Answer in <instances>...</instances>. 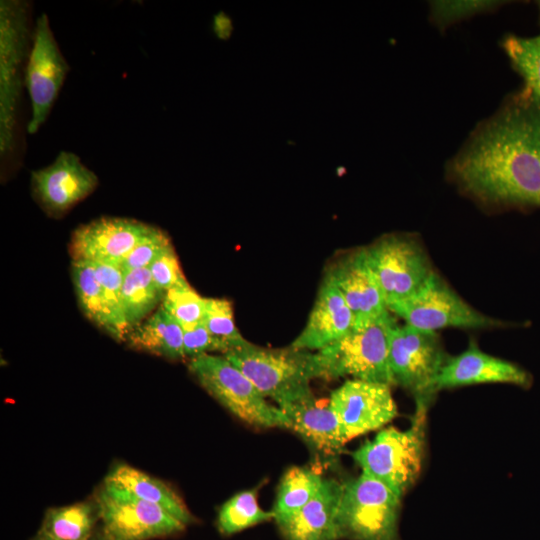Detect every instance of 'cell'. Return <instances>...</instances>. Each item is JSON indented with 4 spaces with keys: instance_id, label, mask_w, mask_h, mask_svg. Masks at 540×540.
Returning a JSON list of instances; mask_svg holds the SVG:
<instances>
[{
    "instance_id": "obj_3",
    "label": "cell",
    "mask_w": 540,
    "mask_h": 540,
    "mask_svg": "<svg viewBox=\"0 0 540 540\" xmlns=\"http://www.w3.org/2000/svg\"><path fill=\"white\" fill-rule=\"evenodd\" d=\"M223 356L278 406L312 394L310 382L320 378L316 353L292 346L272 349L249 342Z\"/></svg>"
},
{
    "instance_id": "obj_8",
    "label": "cell",
    "mask_w": 540,
    "mask_h": 540,
    "mask_svg": "<svg viewBox=\"0 0 540 540\" xmlns=\"http://www.w3.org/2000/svg\"><path fill=\"white\" fill-rule=\"evenodd\" d=\"M100 534L106 540H152L181 533L186 525L162 507L103 481L96 490Z\"/></svg>"
},
{
    "instance_id": "obj_16",
    "label": "cell",
    "mask_w": 540,
    "mask_h": 540,
    "mask_svg": "<svg viewBox=\"0 0 540 540\" xmlns=\"http://www.w3.org/2000/svg\"><path fill=\"white\" fill-rule=\"evenodd\" d=\"M327 276L349 306L354 317V329L370 324L389 311L364 249L340 259Z\"/></svg>"
},
{
    "instance_id": "obj_6",
    "label": "cell",
    "mask_w": 540,
    "mask_h": 540,
    "mask_svg": "<svg viewBox=\"0 0 540 540\" xmlns=\"http://www.w3.org/2000/svg\"><path fill=\"white\" fill-rule=\"evenodd\" d=\"M199 384L242 421L259 427L289 429V420L267 402L250 379L225 356L204 354L189 360Z\"/></svg>"
},
{
    "instance_id": "obj_1",
    "label": "cell",
    "mask_w": 540,
    "mask_h": 540,
    "mask_svg": "<svg viewBox=\"0 0 540 540\" xmlns=\"http://www.w3.org/2000/svg\"><path fill=\"white\" fill-rule=\"evenodd\" d=\"M448 174L484 205L540 207V99L526 89L479 123Z\"/></svg>"
},
{
    "instance_id": "obj_7",
    "label": "cell",
    "mask_w": 540,
    "mask_h": 540,
    "mask_svg": "<svg viewBox=\"0 0 540 540\" xmlns=\"http://www.w3.org/2000/svg\"><path fill=\"white\" fill-rule=\"evenodd\" d=\"M400 500L386 485L365 473L343 483L338 514L341 538L400 540Z\"/></svg>"
},
{
    "instance_id": "obj_35",
    "label": "cell",
    "mask_w": 540,
    "mask_h": 540,
    "mask_svg": "<svg viewBox=\"0 0 540 540\" xmlns=\"http://www.w3.org/2000/svg\"><path fill=\"white\" fill-rule=\"evenodd\" d=\"M90 263L93 266L96 278L110 305L126 322L122 311L123 271L116 265L95 262Z\"/></svg>"
},
{
    "instance_id": "obj_18",
    "label": "cell",
    "mask_w": 540,
    "mask_h": 540,
    "mask_svg": "<svg viewBox=\"0 0 540 540\" xmlns=\"http://www.w3.org/2000/svg\"><path fill=\"white\" fill-rule=\"evenodd\" d=\"M353 330V314L335 283L326 275L306 326L291 346L318 351Z\"/></svg>"
},
{
    "instance_id": "obj_34",
    "label": "cell",
    "mask_w": 540,
    "mask_h": 540,
    "mask_svg": "<svg viewBox=\"0 0 540 540\" xmlns=\"http://www.w3.org/2000/svg\"><path fill=\"white\" fill-rule=\"evenodd\" d=\"M154 283L163 292L187 282L173 246L148 268Z\"/></svg>"
},
{
    "instance_id": "obj_39",
    "label": "cell",
    "mask_w": 540,
    "mask_h": 540,
    "mask_svg": "<svg viewBox=\"0 0 540 540\" xmlns=\"http://www.w3.org/2000/svg\"><path fill=\"white\" fill-rule=\"evenodd\" d=\"M537 5L539 7V12H540V1H537Z\"/></svg>"
},
{
    "instance_id": "obj_26",
    "label": "cell",
    "mask_w": 540,
    "mask_h": 540,
    "mask_svg": "<svg viewBox=\"0 0 540 540\" xmlns=\"http://www.w3.org/2000/svg\"><path fill=\"white\" fill-rule=\"evenodd\" d=\"M165 292L154 283L148 268L124 273L122 286V311L131 330L151 314Z\"/></svg>"
},
{
    "instance_id": "obj_12",
    "label": "cell",
    "mask_w": 540,
    "mask_h": 540,
    "mask_svg": "<svg viewBox=\"0 0 540 540\" xmlns=\"http://www.w3.org/2000/svg\"><path fill=\"white\" fill-rule=\"evenodd\" d=\"M70 66L62 54L46 13L34 25L33 39L26 65V88L31 101L27 132L35 134L46 122L64 84Z\"/></svg>"
},
{
    "instance_id": "obj_10",
    "label": "cell",
    "mask_w": 540,
    "mask_h": 540,
    "mask_svg": "<svg viewBox=\"0 0 540 540\" xmlns=\"http://www.w3.org/2000/svg\"><path fill=\"white\" fill-rule=\"evenodd\" d=\"M448 357L436 332L398 323L392 330L388 365L391 383L411 391L418 404L433 393V384Z\"/></svg>"
},
{
    "instance_id": "obj_19",
    "label": "cell",
    "mask_w": 540,
    "mask_h": 540,
    "mask_svg": "<svg viewBox=\"0 0 540 540\" xmlns=\"http://www.w3.org/2000/svg\"><path fill=\"white\" fill-rule=\"evenodd\" d=\"M343 483L324 479L316 494L287 521L279 524L286 540H338L341 539L338 514Z\"/></svg>"
},
{
    "instance_id": "obj_5",
    "label": "cell",
    "mask_w": 540,
    "mask_h": 540,
    "mask_svg": "<svg viewBox=\"0 0 540 540\" xmlns=\"http://www.w3.org/2000/svg\"><path fill=\"white\" fill-rule=\"evenodd\" d=\"M418 407L409 429H383L352 454L362 473L382 482L400 498L416 481L422 465L426 405Z\"/></svg>"
},
{
    "instance_id": "obj_38",
    "label": "cell",
    "mask_w": 540,
    "mask_h": 540,
    "mask_svg": "<svg viewBox=\"0 0 540 540\" xmlns=\"http://www.w3.org/2000/svg\"><path fill=\"white\" fill-rule=\"evenodd\" d=\"M88 540H106L101 534H97V535H93L90 539Z\"/></svg>"
},
{
    "instance_id": "obj_15",
    "label": "cell",
    "mask_w": 540,
    "mask_h": 540,
    "mask_svg": "<svg viewBox=\"0 0 540 540\" xmlns=\"http://www.w3.org/2000/svg\"><path fill=\"white\" fill-rule=\"evenodd\" d=\"M152 225L123 217H101L76 228L70 242L73 260L119 266Z\"/></svg>"
},
{
    "instance_id": "obj_21",
    "label": "cell",
    "mask_w": 540,
    "mask_h": 540,
    "mask_svg": "<svg viewBox=\"0 0 540 540\" xmlns=\"http://www.w3.org/2000/svg\"><path fill=\"white\" fill-rule=\"evenodd\" d=\"M72 279L78 303L85 316L114 339L126 340L130 329L110 305L92 264L73 260Z\"/></svg>"
},
{
    "instance_id": "obj_22",
    "label": "cell",
    "mask_w": 540,
    "mask_h": 540,
    "mask_svg": "<svg viewBox=\"0 0 540 540\" xmlns=\"http://www.w3.org/2000/svg\"><path fill=\"white\" fill-rule=\"evenodd\" d=\"M104 480L162 507L186 526L195 521L183 499L170 486L129 464H116Z\"/></svg>"
},
{
    "instance_id": "obj_23",
    "label": "cell",
    "mask_w": 540,
    "mask_h": 540,
    "mask_svg": "<svg viewBox=\"0 0 540 540\" xmlns=\"http://www.w3.org/2000/svg\"><path fill=\"white\" fill-rule=\"evenodd\" d=\"M126 340L136 350L172 360L185 358L183 328L161 306L133 327Z\"/></svg>"
},
{
    "instance_id": "obj_4",
    "label": "cell",
    "mask_w": 540,
    "mask_h": 540,
    "mask_svg": "<svg viewBox=\"0 0 540 540\" xmlns=\"http://www.w3.org/2000/svg\"><path fill=\"white\" fill-rule=\"evenodd\" d=\"M396 319L388 311L370 324L354 329L316 351L320 378L352 379L392 385L388 365L389 342Z\"/></svg>"
},
{
    "instance_id": "obj_2",
    "label": "cell",
    "mask_w": 540,
    "mask_h": 540,
    "mask_svg": "<svg viewBox=\"0 0 540 540\" xmlns=\"http://www.w3.org/2000/svg\"><path fill=\"white\" fill-rule=\"evenodd\" d=\"M31 4L22 0L0 2V156L2 173L19 163L23 87L33 29Z\"/></svg>"
},
{
    "instance_id": "obj_30",
    "label": "cell",
    "mask_w": 540,
    "mask_h": 540,
    "mask_svg": "<svg viewBox=\"0 0 540 540\" xmlns=\"http://www.w3.org/2000/svg\"><path fill=\"white\" fill-rule=\"evenodd\" d=\"M161 307L182 327L202 321L206 297L201 296L187 282L165 292Z\"/></svg>"
},
{
    "instance_id": "obj_17",
    "label": "cell",
    "mask_w": 540,
    "mask_h": 540,
    "mask_svg": "<svg viewBox=\"0 0 540 540\" xmlns=\"http://www.w3.org/2000/svg\"><path fill=\"white\" fill-rule=\"evenodd\" d=\"M530 382L529 374L521 367L487 354L470 343L465 351L446 360L434 381L433 393L441 389L482 383H508L527 387Z\"/></svg>"
},
{
    "instance_id": "obj_11",
    "label": "cell",
    "mask_w": 540,
    "mask_h": 540,
    "mask_svg": "<svg viewBox=\"0 0 540 540\" xmlns=\"http://www.w3.org/2000/svg\"><path fill=\"white\" fill-rule=\"evenodd\" d=\"M388 309L404 324L433 332L447 327L490 328L502 325L470 306L436 273L418 292Z\"/></svg>"
},
{
    "instance_id": "obj_14",
    "label": "cell",
    "mask_w": 540,
    "mask_h": 540,
    "mask_svg": "<svg viewBox=\"0 0 540 540\" xmlns=\"http://www.w3.org/2000/svg\"><path fill=\"white\" fill-rule=\"evenodd\" d=\"M30 180L35 201L51 217L66 214L99 184L97 175L69 151H61L50 165L32 171Z\"/></svg>"
},
{
    "instance_id": "obj_20",
    "label": "cell",
    "mask_w": 540,
    "mask_h": 540,
    "mask_svg": "<svg viewBox=\"0 0 540 540\" xmlns=\"http://www.w3.org/2000/svg\"><path fill=\"white\" fill-rule=\"evenodd\" d=\"M295 431L319 451L334 456L346 443L338 418L329 405L317 400L313 393L279 405Z\"/></svg>"
},
{
    "instance_id": "obj_9",
    "label": "cell",
    "mask_w": 540,
    "mask_h": 540,
    "mask_svg": "<svg viewBox=\"0 0 540 540\" xmlns=\"http://www.w3.org/2000/svg\"><path fill=\"white\" fill-rule=\"evenodd\" d=\"M364 250L388 307L414 295L435 273L411 237L386 236Z\"/></svg>"
},
{
    "instance_id": "obj_28",
    "label": "cell",
    "mask_w": 540,
    "mask_h": 540,
    "mask_svg": "<svg viewBox=\"0 0 540 540\" xmlns=\"http://www.w3.org/2000/svg\"><path fill=\"white\" fill-rule=\"evenodd\" d=\"M502 46L513 69L523 79V88L540 99V36L510 35Z\"/></svg>"
},
{
    "instance_id": "obj_36",
    "label": "cell",
    "mask_w": 540,
    "mask_h": 540,
    "mask_svg": "<svg viewBox=\"0 0 540 540\" xmlns=\"http://www.w3.org/2000/svg\"><path fill=\"white\" fill-rule=\"evenodd\" d=\"M213 30L218 38L228 39L233 31L231 18L224 12H219L214 17Z\"/></svg>"
},
{
    "instance_id": "obj_31",
    "label": "cell",
    "mask_w": 540,
    "mask_h": 540,
    "mask_svg": "<svg viewBox=\"0 0 540 540\" xmlns=\"http://www.w3.org/2000/svg\"><path fill=\"white\" fill-rule=\"evenodd\" d=\"M504 1L494 0H437L431 1L430 16L439 28H446L474 15L494 11Z\"/></svg>"
},
{
    "instance_id": "obj_24",
    "label": "cell",
    "mask_w": 540,
    "mask_h": 540,
    "mask_svg": "<svg viewBox=\"0 0 540 540\" xmlns=\"http://www.w3.org/2000/svg\"><path fill=\"white\" fill-rule=\"evenodd\" d=\"M99 521L98 507L94 499L45 512L39 533L53 540H88L94 534Z\"/></svg>"
},
{
    "instance_id": "obj_37",
    "label": "cell",
    "mask_w": 540,
    "mask_h": 540,
    "mask_svg": "<svg viewBox=\"0 0 540 540\" xmlns=\"http://www.w3.org/2000/svg\"><path fill=\"white\" fill-rule=\"evenodd\" d=\"M32 540H53V539L38 532L37 535Z\"/></svg>"
},
{
    "instance_id": "obj_27",
    "label": "cell",
    "mask_w": 540,
    "mask_h": 540,
    "mask_svg": "<svg viewBox=\"0 0 540 540\" xmlns=\"http://www.w3.org/2000/svg\"><path fill=\"white\" fill-rule=\"evenodd\" d=\"M274 519L273 511L259 506L256 491L248 490L235 494L221 506L217 527L223 535H232Z\"/></svg>"
},
{
    "instance_id": "obj_33",
    "label": "cell",
    "mask_w": 540,
    "mask_h": 540,
    "mask_svg": "<svg viewBox=\"0 0 540 540\" xmlns=\"http://www.w3.org/2000/svg\"><path fill=\"white\" fill-rule=\"evenodd\" d=\"M182 328L185 357L192 359L210 352H221L224 355L228 351L227 347L212 336L201 322Z\"/></svg>"
},
{
    "instance_id": "obj_32",
    "label": "cell",
    "mask_w": 540,
    "mask_h": 540,
    "mask_svg": "<svg viewBox=\"0 0 540 540\" xmlns=\"http://www.w3.org/2000/svg\"><path fill=\"white\" fill-rule=\"evenodd\" d=\"M172 247L169 236L160 228L152 226L147 235L133 248L119 265L123 273L149 268L163 253Z\"/></svg>"
},
{
    "instance_id": "obj_29",
    "label": "cell",
    "mask_w": 540,
    "mask_h": 540,
    "mask_svg": "<svg viewBox=\"0 0 540 540\" xmlns=\"http://www.w3.org/2000/svg\"><path fill=\"white\" fill-rule=\"evenodd\" d=\"M201 323L212 336L227 347L228 351L249 343L236 327L233 307L227 299L206 298V307Z\"/></svg>"
},
{
    "instance_id": "obj_25",
    "label": "cell",
    "mask_w": 540,
    "mask_h": 540,
    "mask_svg": "<svg viewBox=\"0 0 540 540\" xmlns=\"http://www.w3.org/2000/svg\"><path fill=\"white\" fill-rule=\"evenodd\" d=\"M323 482L321 474L314 469L296 466L288 469L278 486L272 510L276 523L279 525L287 521L312 500Z\"/></svg>"
},
{
    "instance_id": "obj_13",
    "label": "cell",
    "mask_w": 540,
    "mask_h": 540,
    "mask_svg": "<svg viewBox=\"0 0 540 540\" xmlns=\"http://www.w3.org/2000/svg\"><path fill=\"white\" fill-rule=\"evenodd\" d=\"M345 441L375 431L397 416L390 385L358 379L345 381L330 396Z\"/></svg>"
}]
</instances>
